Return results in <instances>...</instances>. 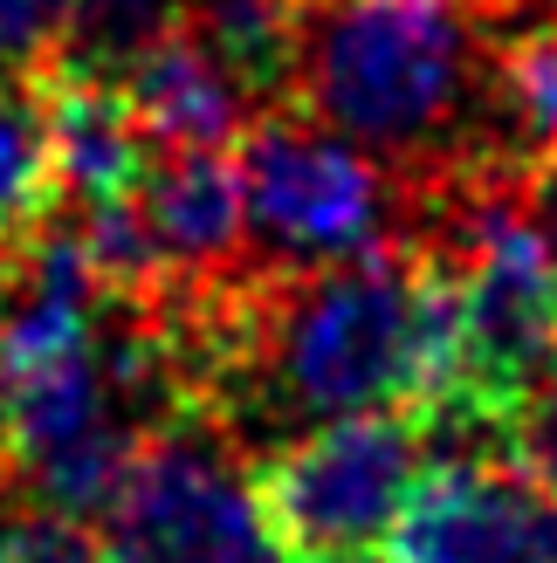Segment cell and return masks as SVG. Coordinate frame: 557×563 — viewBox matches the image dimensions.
<instances>
[{"mask_svg": "<svg viewBox=\"0 0 557 563\" xmlns=\"http://www.w3.org/2000/svg\"><path fill=\"white\" fill-rule=\"evenodd\" d=\"M482 14L489 0H310L290 110L365 145L406 192L503 165L489 137L495 48Z\"/></svg>", "mask_w": 557, "mask_h": 563, "instance_id": "obj_1", "label": "cell"}, {"mask_svg": "<svg viewBox=\"0 0 557 563\" xmlns=\"http://www.w3.org/2000/svg\"><path fill=\"white\" fill-rule=\"evenodd\" d=\"M179 27H186V0H76L69 35L42 69L124 90Z\"/></svg>", "mask_w": 557, "mask_h": 563, "instance_id": "obj_10", "label": "cell"}, {"mask_svg": "<svg viewBox=\"0 0 557 563\" xmlns=\"http://www.w3.org/2000/svg\"><path fill=\"white\" fill-rule=\"evenodd\" d=\"M63 213V145L42 69L0 76V255Z\"/></svg>", "mask_w": 557, "mask_h": 563, "instance_id": "obj_9", "label": "cell"}, {"mask_svg": "<svg viewBox=\"0 0 557 563\" xmlns=\"http://www.w3.org/2000/svg\"><path fill=\"white\" fill-rule=\"evenodd\" d=\"M0 461H8V364H0ZM8 501V495H0Z\"/></svg>", "mask_w": 557, "mask_h": 563, "instance_id": "obj_14", "label": "cell"}, {"mask_svg": "<svg viewBox=\"0 0 557 563\" xmlns=\"http://www.w3.org/2000/svg\"><path fill=\"white\" fill-rule=\"evenodd\" d=\"M385 563H557V474L531 454H440Z\"/></svg>", "mask_w": 557, "mask_h": 563, "instance_id": "obj_5", "label": "cell"}, {"mask_svg": "<svg viewBox=\"0 0 557 563\" xmlns=\"http://www.w3.org/2000/svg\"><path fill=\"white\" fill-rule=\"evenodd\" d=\"M516 454H531L544 474H557V364H550V378L537 391V406H531V427H523V446Z\"/></svg>", "mask_w": 557, "mask_h": 563, "instance_id": "obj_13", "label": "cell"}, {"mask_svg": "<svg viewBox=\"0 0 557 563\" xmlns=\"http://www.w3.org/2000/svg\"><path fill=\"white\" fill-rule=\"evenodd\" d=\"M131 207L159 255L165 302L220 289V282H234L255 262L248 255V200H241V173H234V145L159 152L145 192Z\"/></svg>", "mask_w": 557, "mask_h": 563, "instance_id": "obj_6", "label": "cell"}, {"mask_svg": "<svg viewBox=\"0 0 557 563\" xmlns=\"http://www.w3.org/2000/svg\"><path fill=\"white\" fill-rule=\"evenodd\" d=\"M97 537L118 563H290L255 495V454L214 419H173L138 446Z\"/></svg>", "mask_w": 557, "mask_h": 563, "instance_id": "obj_4", "label": "cell"}, {"mask_svg": "<svg viewBox=\"0 0 557 563\" xmlns=\"http://www.w3.org/2000/svg\"><path fill=\"white\" fill-rule=\"evenodd\" d=\"M0 563H118L90 522L42 516V509H0Z\"/></svg>", "mask_w": 557, "mask_h": 563, "instance_id": "obj_11", "label": "cell"}, {"mask_svg": "<svg viewBox=\"0 0 557 563\" xmlns=\"http://www.w3.org/2000/svg\"><path fill=\"white\" fill-rule=\"evenodd\" d=\"M76 0H0V76L42 69L69 35Z\"/></svg>", "mask_w": 557, "mask_h": 563, "instance_id": "obj_12", "label": "cell"}, {"mask_svg": "<svg viewBox=\"0 0 557 563\" xmlns=\"http://www.w3.org/2000/svg\"><path fill=\"white\" fill-rule=\"evenodd\" d=\"M234 173L262 268H330L406 241L400 173L303 110H262L234 137Z\"/></svg>", "mask_w": 557, "mask_h": 563, "instance_id": "obj_2", "label": "cell"}, {"mask_svg": "<svg viewBox=\"0 0 557 563\" xmlns=\"http://www.w3.org/2000/svg\"><path fill=\"white\" fill-rule=\"evenodd\" d=\"M434 433L413 412L330 419L255 454V495L290 563H379L427 482Z\"/></svg>", "mask_w": 557, "mask_h": 563, "instance_id": "obj_3", "label": "cell"}, {"mask_svg": "<svg viewBox=\"0 0 557 563\" xmlns=\"http://www.w3.org/2000/svg\"><path fill=\"white\" fill-rule=\"evenodd\" d=\"M48 76L55 97V145H63V207L69 213H103V207H131L145 192L159 145L145 118L131 110L124 90L110 82H83V76Z\"/></svg>", "mask_w": 557, "mask_h": 563, "instance_id": "obj_7", "label": "cell"}, {"mask_svg": "<svg viewBox=\"0 0 557 563\" xmlns=\"http://www.w3.org/2000/svg\"><path fill=\"white\" fill-rule=\"evenodd\" d=\"M131 110L145 118L159 152H207V145H234V137L262 118L248 90L220 69V55L193 35V21L165 42L145 69L124 82Z\"/></svg>", "mask_w": 557, "mask_h": 563, "instance_id": "obj_8", "label": "cell"}]
</instances>
